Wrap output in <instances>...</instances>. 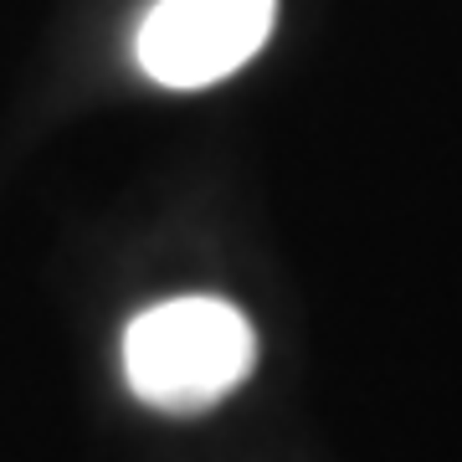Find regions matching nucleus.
<instances>
[{
    "mask_svg": "<svg viewBox=\"0 0 462 462\" xmlns=\"http://www.w3.org/2000/svg\"><path fill=\"white\" fill-rule=\"evenodd\" d=\"M257 360V334L226 298H165L124 334V375L144 406L196 416L226 401Z\"/></svg>",
    "mask_w": 462,
    "mask_h": 462,
    "instance_id": "f257e3e1",
    "label": "nucleus"
},
{
    "mask_svg": "<svg viewBox=\"0 0 462 462\" xmlns=\"http://www.w3.org/2000/svg\"><path fill=\"white\" fill-rule=\"evenodd\" d=\"M278 0H160L134 36L149 83L196 93L247 67L273 36Z\"/></svg>",
    "mask_w": 462,
    "mask_h": 462,
    "instance_id": "f03ea898",
    "label": "nucleus"
}]
</instances>
